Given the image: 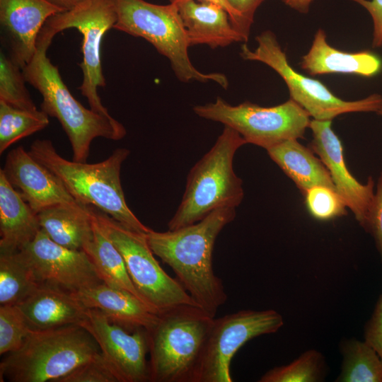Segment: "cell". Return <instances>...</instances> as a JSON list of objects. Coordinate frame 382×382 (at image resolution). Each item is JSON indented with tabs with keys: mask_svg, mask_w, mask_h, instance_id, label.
Segmentation results:
<instances>
[{
	"mask_svg": "<svg viewBox=\"0 0 382 382\" xmlns=\"http://www.w3.org/2000/svg\"><path fill=\"white\" fill-rule=\"evenodd\" d=\"M266 151L303 195L308 189L318 185L336 190L330 173L320 158L298 139L284 141Z\"/></svg>",
	"mask_w": 382,
	"mask_h": 382,
	"instance_id": "obj_23",
	"label": "cell"
},
{
	"mask_svg": "<svg viewBox=\"0 0 382 382\" xmlns=\"http://www.w3.org/2000/svg\"><path fill=\"white\" fill-rule=\"evenodd\" d=\"M81 326L93 337L120 382L149 381V331L129 329L112 322L101 311L87 308Z\"/></svg>",
	"mask_w": 382,
	"mask_h": 382,
	"instance_id": "obj_13",
	"label": "cell"
},
{
	"mask_svg": "<svg viewBox=\"0 0 382 382\" xmlns=\"http://www.w3.org/2000/svg\"><path fill=\"white\" fill-rule=\"evenodd\" d=\"M181 0H169V2H177ZM199 1H208L213 4H215L221 8H223L228 13L230 17L231 23L233 28L241 34V20L238 14L233 9V8L228 4L226 0H197ZM242 37V35H241ZM244 42V40H243ZM245 43V42H244Z\"/></svg>",
	"mask_w": 382,
	"mask_h": 382,
	"instance_id": "obj_38",
	"label": "cell"
},
{
	"mask_svg": "<svg viewBox=\"0 0 382 382\" xmlns=\"http://www.w3.org/2000/svg\"><path fill=\"white\" fill-rule=\"evenodd\" d=\"M342 352V371L336 381L382 382V360L368 343L347 341Z\"/></svg>",
	"mask_w": 382,
	"mask_h": 382,
	"instance_id": "obj_27",
	"label": "cell"
},
{
	"mask_svg": "<svg viewBox=\"0 0 382 382\" xmlns=\"http://www.w3.org/2000/svg\"><path fill=\"white\" fill-rule=\"evenodd\" d=\"M28 151L59 178L80 204L100 209L132 231L146 233L151 230L130 210L125 198L120 171L129 149H116L105 160L96 163L63 158L49 139H36Z\"/></svg>",
	"mask_w": 382,
	"mask_h": 382,
	"instance_id": "obj_3",
	"label": "cell"
},
{
	"mask_svg": "<svg viewBox=\"0 0 382 382\" xmlns=\"http://www.w3.org/2000/svg\"><path fill=\"white\" fill-rule=\"evenodd\" d=\"M302 69L310 75L348 74L371 77L382 69L381 59L368 51L342 52L330 46L325 31L318 29L308 52L300 63Z\"/></svg>",
	"mask_w": 382,
	"mask_h": 382,
	"instance_id": "obj_21",
	"label": "cell"
},
{
	"mask_svg": "<svg viewBox=\"0 0 382 382\" xmlns=\"http://www.w3.org/2000/svg\"><path fill=\"white\" fill-rule=\"evenodd\" d=\"M18 252L40 284L74 293L102 282L83 250H72L55 243L42 228Z\"/></svg>",
	"mask_w": 382,
	"mask_h": 382,
	"instance_id": "obj_14",
	"label": "cell"
},
{
	"mask_svg": "<svg viewBox=\"0 0 382 382\" xmlns=\"http://www.w3.org/2000/svg\"><path fill=\"white\" fill-rule=\"evenodd\" d=\"M214 318L190 305L158 314L149 331V381L195 382Z\"/></svg>",
	"mask_w": 382,
	"mask_h": 382,
	"instance_id": "obj_6",
	"label": "cell"
},
{
	"mask_svg": "<svg viewBox=\"0 0 382 382\" xmlns=\"http://www.w3.org/2000/svg\"><path fill=\"white\" fill-rule=\"evenodd\" d=\"M236 215V208L217 209L193 224L146 233L154 255L173 270L197 305L213 317L227 300L223 282L213 269L214 246Z\"/></svg>",
	"mask_w": 382,
	"mask_h": 382,
	"instance_id": "obj_1",
	"label": "cell"
},
{
	"mask_svg": "<svg viewBox=\"0 0 382 382\" xmlns=\"http://www.w3.org/2000/svg\"><path fill=\"white\" fill-rule=\"evenodd\" d=\"M91 213L93 237L83 250L90 257L103 282L129 291L141 300L129 277L122 255L100 226L92 210Z\"/></svg>",
	"mask_w": 382,
	"mask_h": 382,
	"instance_id": "obj_25",
	"label": "cell"
},
{
	"mask_svg": "<svg viewBox=\"0 0 382 382\" xmlns=\"http://www.w3.org/2000/svg\"><path fill=\"white\" fill-rule=\"evenodd\" d=\"M364 8L369 13L373 21L372 47H382V0H351Z\"/></svg>",
	"mask_w": 382,
	"mask_h": 382,
	"instance_id": "obj_37",
	"label": "cell"
},
{
	"mask_svg": "<svg viewBox=\"0 0 382 382\" xmlns=\"http://www.w3.org/2000/svg\"><path fill=\"white\" fill-rule=\"evenodd\" d=\"M41 228L55 243L72 250H83L93 233L91 206L74 208L57 205L37 214Z\"/></svg>",
	"mask_w": 382,
	"mask_h": 382,
	"instance_id": "obj_24",
	"label": "cell"
},
{
	"mask_svg": "<svg viewBox=\"0 0 382 382\" xmlns=\"http://www.w3.org/2000/svg\"><path fill=\"white\" fill-rule=\"evenodd\" d=\"M91 210L122 255L129 277L146 305L158 315L177 306H197L180 282L161 267L146 233L125 227L94 207Z\"/></svg>",
	"mask_w": 382,
	"mask_h": 382,
	"instance_id": "obj_8",
	"label": "cell"
},
{
	"mask_svg": "<svg viewBox=\"0 0 382 382\" xmlns=\"http://www.w3.org/2000/svg\"><path fill=\"white\" fill-rule=\"evenodd\" d=\"M40 284L20 255L0 253V305H16Z\"/></svg>",
	"mask_w": 382,
	"mask_h": 382,
	"instance_id": "obj_26",
	"label": "cell"
},
{
	"mask_svg": "<svg viewBox=\"0 0 382 382\" xmlns=\"http://www.w3.org/2000/svg\"><path fill=\"white\" fill-rule=\"evenodd\" d=\"M364 336V341L373 347L382 360V294L366 325Z\"/></svg>",
	"mask_w": 382,
	"mask_h": 382,
	"instance_id": "obj_36",
	"label": "cell"
},
{
	"mask_svg": "<svg viewBox=\"0 0 382 382\" xmlns=\"http://www.w3.org/2000/svg\"><path fill=\"white\" fill-rule=\"evenodd\" d=\"M323 357L316 350H308L290 364L266 372L260 382H316L322 378Z\"/></svg>",
	"mask_w": 382,
	"mask_h": 382,
	"instance_id": "obj_30",
	"label": "cell"
},
{
	"mask_svg": "<svg viewBox=\"0 0 382 382\" xmlns=\"http://www.w3.org/2000/svg\"><path fill=\"white\" fill-rule=\"evenodd\" d=\"M117 21L113 28L141 37L166 57L181 82L213 81L224 88L228 86L221 73H204L196 69L188 55L190 47L177 5L156 4L145 0H115Z\"/></svg>",
	"mask_w": 382,
	"mask_h": 382,
	"instance_id": "obj_7",
	"label": "cell"
},
{
	"mask_svg": "<svg viewBox=\"0 0 382 382\" xmlns=\"http://www.w3.org/2000/svg\"><path fill=\"white\" fill-rule=\"evenodd\" d=\"M332 120H311V149L330 173L337 193L349 208L359 224L366 230L369 209L374 195V180L369 177L360 183L347 167L342 142L331 127Z\"/></svg>",
	"mask_w": 382,
	"mask_h": 382,
	"instance_id": "obj_15",
	"label": "cell"
},
{
	"mask_svg": "<svg viewBox=\"0 0 382 382\" xmlns=\"http://www.w3.org/2000/svg\"><path fill=\"white\" fill-rule=\"evenodd\" d=\"M286 6L301 13L308 12L310 6L314 0H282Z\"/></svg>",
	"mask_w": 382,
	"mask_h": 382,
	"instance_id": "obj_39",
	"label": "cell"
},
{
	"mask_svg": "<svg viewBox=\"0 0 382 382\" xmlns=\"http://www.w3.org/2000/svg\"><path fill=\"white\" fill-rule=\"evenodd\" d=\"M93 337L79 325L32 330L0 363V381L58 382L98 352Z\"/></svg>",
	"mask_w": 382,
	"mask_h": 382,
	"instance_id": "obj_5",
	"label": "cell"
},
{
	"mask_svg": "<svg viewBox=\"0 0 382 382\" xmlns=\"http://www.w3.org/2000/svg\"><path fill=\"white\" fill-rule=\"evenodd\" d=\"M52 40L39 35L37 50L23 69L25 81L42 96L41 110L60 122L70 141L73 161L86 162L92 141L97 137L118 141L127 132L112 116L86 108L71 94L57 66L47 55Z\"/></svg>",
	"mask_w": 382,
	"mask_h": 382,
	"instance_id": "obj_2",
	"label": "cell"
},
{
	"mask_svg": "<svg viewBox=\"0 0 382 382\" xmlns=\"http://www.w3.org/2000/svg\"><path fill=\"white\" fill-rule=\"evenodd\" d=\"M254 50L243 43L240 55L245 60L264 63L274 70L287 86L290 98L316 120H332L349 112H377L381 95L374 93L363 99L345 100L336 96L322 82L297 72L291 67L275 34L265 30L255 37Z\"/></svg>",
	"mask_w": 382,
	"mask_h": 382,
	"instance_id": "obj_10",
	"label": "cell"
},
{
	"mask_svg": "<svg viewBox=\"0 0 382 382\" xmlns=\"http://www.w3.org/2000/svg\"><path fill=\"white\" fill-rule=\"evenodd\" d=\"M194 112L236 130L246 141L267 149L289 139L303 138L310 115L292 99L277 105L262 107L249 101L232 105L221 97L197 105Z\"/></svg>",
	"mask_w": 382,
	"mask_h": 382,
	"instance_id": "obj_9",
	"label": "cell"
},
{
	"mask_svg": "<svg viewBox=\"0 0 382 382\" xmlns=\"http://www.w3.org/2000/svg\"><path fill=\"white\" fill-rule=\"evenodd\" d=\"M71 294L86 308H97L112 322L131 330L143 328L149 331L158 318L157 313L132 293L103 282Z\"/></svg>",
	"mask_w": 382,
	"mask_h": 382,
	"instance_id": "obj_20",
	"label": "cell"
},
{
	"mask_svg": "<svg viewBox=\"0 0 382 382\" xmlns=\"http://www.w3.org/2000/svg\"><path fill=\"white\" fill-rule=\"evenodd\" d=\"M49 123V116L42 110H24L0 100V154L21 139L45 129Z\"/></svg>",
	"mask_w": 382,
	"mask_h": 382,
	"instance_id": "obj_28",
	"label": "cell"
},
{
	"mask_svg": "<svg viewBox=\"0 0 382 382\" xmlns=\"http://www.w3.org/2000/svg\"><path fill=\"white\" fill-rule=\"evenodd\" d=\"M41 230L37 214L0 169V253H14Z\"/></svg>",
	"mask_w": 382,
	"mask_h": 382,
	"instance_id": "obj_22",
	"label": "cell"
},
{
	"mask_svg": "<svg viewBox=\"0 0 382 382\" xmlns=\"http://www.w3.org/2000/svg\"><path fill=\"white\" fill-rule=\"evenodd\" d=\"M2 169L9 183L36 214L57 205L74 208L88 206L78 202L59 178L22 146L8 153Z\"/></svg>",
	"mask_w": 382,
	"mask_h": 382,
	"instance_id": "obj_16",
	"label": "cell"
},
{
	"mask_svg": "<svg viewBox=\"0 0 382 382\" xmlns=\"http://www.w3.org/2000/svg\"><path fill=\"white\" fill-rule=\"evenodd\" d=\"M23 69L8 54L0 53V100L24 110H37L25 86Z\"/></svg>",
	"mask_w": 382,
	"mask_h": 382,
	"instance_id": "obj_29",
	"label": "cell"
},
{
	"mask_svg": "<svg viewBox=\"0 0 382 382\" xmlns=\"http://www.w3.org/2000/svg\"><path fill=\"white\" fill-rule=\"evenodd\" d=\"M58 382H120V380L100 352Z\"/></svg>",
	"mask_w": 382,
	"mask_h": 382,
	"instance_id": "obj_33",
	"label": "cell"
},
{
	"mask_svg": "<svg viewBox=\"0 0 382 382\" xmlns=\"http://www.w3.org/2000/svg\"><path fill=\"white\" fill-rule=\"evenodd\" d=\"M174 4L177 5L190 46L205 45L216 49L234 42H244L233 28L228 13L221 6L197 0H181Z\"/></svg>",
	"mask_w": 382,
	"mask_h": 382,
	"instance_id": "obj_19",
	"label": "cell"
},
{
	"mask_svg": "<svg viewBox=\"0 0 382 382\" xmlns=\"http://www.w3.org/2000/svg\"><path fill=\"white\" fill-rule=\"evenodd\" d=\"M309 214L319 221H329L347 214V205L337 192L325 186H315L303 194Z\"/></svg>",
	"mask_w": 382,
	"mask_h": 382,
	"instance_id": "obj_32",
	"label": "cell"
},
{
	"mask_svg": "<svg viewBox=\"0 0 382 382\" xmlns=\"http://www.w3.org/2000/svg\"><path fill=\"white\" fill-rule=\"evenodd\" d=\"M62 11L69 10L86 0H48Z\"/></svg>",
	"mask_w": 382,
	"mask_h": 382,
	"instance_id": "obj_40",
	"label": "cell"
},
{
	"mask_svg": "<svg viewBox=\"0 0 382 382\" xmlns=\"http://www.w3.org/2000/svg\"><path fill=\"white\" fill-rule=\"evenodd\" d=\"M62 11L48 0H0V25L8 45V55L22 69L37 50L46 21Z\"/></svg>",
	"mask_w": 382,
	"mask_h": 382,
	"instance_id": "obj_17",
	"label": "cell"
},
{
	"mask_svg": "<svg viewBox=\"0 0 382 382\" xmlns=\"http://www.w3.org/2000/svg\"><path fill=\"white\" fill-rule=\"evenodd\" d=\"M376 113H378V115H380L382 116V103H381V105L380 108H379L378 110L376 112Z\"/></svg>",
	"mask_w": 382,
	"mask_h": 382,
	"instance_id": "obj_41",
	"label": "cell"
},
{
	"mask_svg": "<svg viewBox=\"0 0 382 382\" xmlns=\"http://www.w3.org/2000/svg\"><path fill=\"white\" fill-rule=\"evenodd\" d=\"M282 316L274 310H241L214 318L195 382H231V362L248 341L277 332Z\"/></svg>",
	"mask_w": 382,
	"mask_h": 382,
	"instance_id": "obj_12",
	"label": "cell"
},
{
	"mask_svg": "<svg viewBox=\"0 0 382 382\" xmlns=\"http://www.w3.org/2000/svg\"><path fill=\"white\" fill-rule=\"evenodd\" d=\"M247 144L233 129L224 126L212 148L192 167L168 230L193 224L215 209L236 208L241 203L243 181L233 170L237 150Z\"/></svg>",
	"mask_w": 382,
	"mask_h": 382,
	"instance_id": "obj_4",
	"label": "cell"
},
{
	"mask_svg": "<svg viewBox=\"0 0 382 382\" xmlns=\"http://www.w3.org/2000/svg\"><path fill=\"white\" fill-rule=\"evenodd\" d=\"M238 14L241 20V34L244 42L248 40L250 28L257 9L265 0H226Z\"/></svg>",
	"mask_w": 382,
	"mask_h": 382,
	"instance_id": "obj_35",
	"label": "cell"
},
{
	"mask_svg": "<svg viewBox=\"0 0 382 382\" xmlns=\"http://www.w3.org/2000/svg\"><path fill=\"white\" fill-rule=\"evenodd\" d=\"M32 331L17 305L0 306V354L14 352L21 347Z\"/></svg>",
	"mask_w": 382,
	"mask_h": 382,
	"instance_id": "obj_31",
	"label": "cell"
},
{
	"mask_svg": "<svg viewBox=\"0 0 382 382\" xmlns=\"http://www.w3.org/2000/svg\"><path fill=\"white\" fill-rule=\"evenodd\" d=\"M116 21L115 0H86L50 17L40 32L52 40L57 33L69 28H75L81 34L83 58L79 66L83 79L79 89L90 108L105 116L111 115L98 93V88L106 85L100 50L105 34L113 28Z\"/></svg>",
	"mask_w": 382,
	"mask_h": 382,
	"instance_id": "obj_11",
	"label": "cell"
},
{
	"mask_svg": "<svg viewBox=\"0 0 382 382\" xmlns=\"http://www.w3.org/2000/svg\"><path fill=\"white\" fill-rule=\"evenodd\" d=\"M16 305L35 331L81 325L87 309L71 293L44 284Z\"/></svg>",
	"mask_w": 382,
	"mask_h": 382,
	"instance_id": "obj_18",
	"label": "cell"
},
{
	"mask_svg": "<svg viewBox=\"0 0 382 382\" xmlns=\"http://www.w3.org/2000/svg\"><path fill=\"white\" fill-rule=\"evenodd\" d=\"M366 231L374 238L382 258V172L378 178Z\"/></svg>",
	"mask_w": 382,
	"mask_h": 382,
	"instance_id": "obj_34",
	"label": "cell"
}]
</instances>
